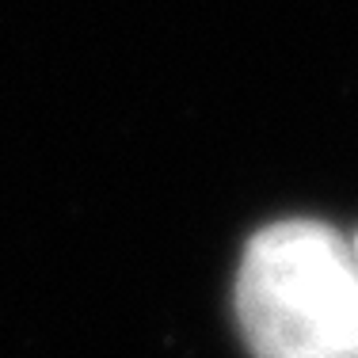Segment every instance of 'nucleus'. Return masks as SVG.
<instances>
[{
	"instance_id": "1",
	"label": "nucleus",
	"mask_w": 358,
	"mask_h": 358,
	"mask_svg": "<svg viewBox=\"0 0 358 358\" xmlns=\"http://www.w3.org/2000/svg\"><path fill=\"white\" fill-rule=\"evenodd\" d=\"M236 317L252 358H358L355 244L309 217L259 229L236 275Z\"/></svg>"
},
{
	"instance_id": "2",
	"label": "nucleus",
	"mask_w": 358,
	"mask_h": 358,
	"mask_svg": "<svg viewBox=\"0 0 358 358\" xmlns=\"http://www.w3.org/2000/svg\"><path fill=\"white\" fill-rule=\"evenodd\" d=\"M355 259H358V241H355Z\"/></svg>"
}]
</instances>
